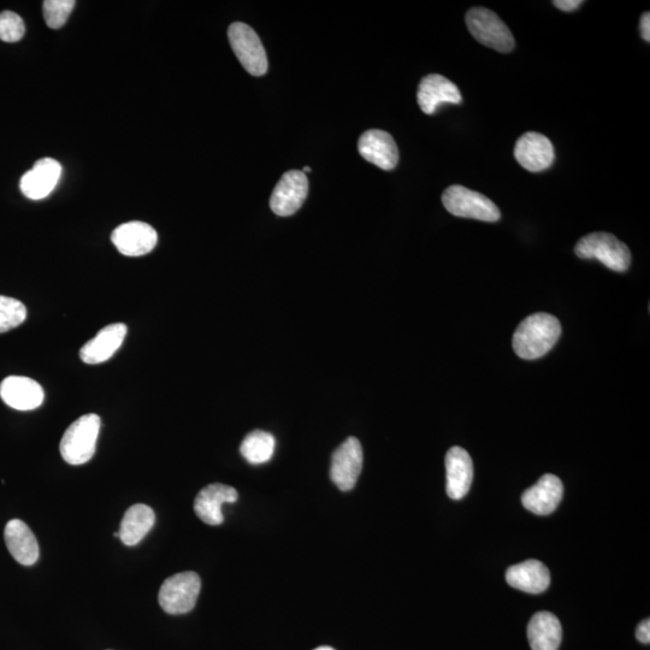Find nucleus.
<instances>
[{
	"label": "nucleus",
	"instance_id": "29",
	"mask_svg": "<svg viewBox=\"0 0 650 650\" xmlns=\"http://www.w3.org/2000/svg\"><path fill=\"white\" fill-rule=\"evenodd\" d=\"M636 637L638 641L644 644L650 643V620L649 619L643 620V622L640 625H638V628L636 630Z\"/></svg>",
	"mask_w": 650,
	"mask_h": 650
},
{
	"label": "nucleus",
	"instance_id": "5",
	"mask_svg": "<svg viewBox=\"0 0 650 650\" xmlns=\"http://www.w3.org/2000/svg\"><path fill=\"white\" fill-rule=\"evenodd\" d=\"M466 25L477 41L501 53L514 49L516 41L500 17L486 8H474L466 14Z\"/></svg>",
	"mask_w": 650,
	"mask_h": 650
},
{
	"label": "nucleus",
	"instance_id": "26",
	"mask_svg": "<svg viewBox=\"0 0 650 650\" xmlns=\"http://www.w3.org/2000/svg\"><path fill=\"white\" fill-rule=\"evenodd\" d=\"M74 0H46L43 4L44 17L52 29L62 28L75 8Z\"/></svg>",
	"mask_w": 650,
	"mask_h": 650
},
{
	"label": "nucleus",
	"instance_id": "25",
	"mask_svg": "<svg viewBox=\"0 0 650 650\" xmlns=\"http://www.w3.org/2000/svg\"><path fill=\"white\" fill-rule=\"evenodd\" d=\"M27 309L20 300L0 295V334L13 330L26 321Z\"/></svg>",
	"mask_w": 650,
	"mask_h": 650
},
{
	"label": "nucleus",
	"instance_id": "28",
	"mask_svg": "<svg viewBox=\"0 0 650 650\" xmlns=\"http://www.w3.org/2000/svg\"><path fill=\"white\" fill-rule=\"evenodd\" d=\"M583 4L582 0H555L553 5L565 13L577 10Z\"/></svg>",
	"mask_w": 650,
	"mask_h": 650
},
{
	"label": "nucleus",
	"instance_id": "15",
	"mask_svg": "<svg viewBox=\"0 0 650 650\" xmlns=\"http://www.w3.org/2000/svg\"><path fill=\"white\" fill-rule=\"evenodd\" d=\"M62 167L55 159H39L33 168L22 176L21 192L28 199L41 200L49 197L61 179Z\"/></svg>",
	"mask_w": 650,
	"mask_h": 650
},
{
	"label": "nucleus",
	"instance_id": "20",
	"mask_svg": "<svg viewBox=\"0 0 650 650\" xmlns=\"http://www.w3.org/2000/svg\"><path fill=\"white\" fill-rule=\"evenodd\" d=\"M506 581L512 588L529 594L545 593L551 584V573L539 560H528L513 565L506 573Z\"/></svg>",
	"mask_w": 650,
	"mask_h": 650
},
{
	"label": "nucleus",
	"instance_id": "4",
	"mask_svg": "<svg viewBox=\"0 0 650 650\" xmlns=\"http://www.w3.org/2000/svg\"><path fill=\"white\" fill-rule=\"evenodd\" d=\"M442 204L449 214L483 222H498L501 212L492 200L464 186H451L442 194Z\"/></svg>",
	"mask_w": 650,
	"mask_h": 650
},
{
	"label": "nucleus",
	"instance_id": "12",
	"mask_svg": "<svg viewBox=\"0 0 650 650\" xmlns=\"http://www.w3.org/2000/svg\"><path fill=\"white\" fill-rule=\"evenodd\" d=\"M0 398L11 409L32 411L43 405L45 393L43 387L32 378L9 376L0 384Z\"/></svg>",
	"mask_w": 650,
	"mask_h": 650
},
{
	"label": "nucleus",
	"instance_id": "13",
	"mask_svg": "<svg viewBox=\"0 0 650 650\" xmlns=\"http://www.w3.org/2000/svg\"><path fill=\"white\" fill-rule=\"evenodd\" d=\"M360 156L383 170H393L399 162L398 146L392 135L384 130L371 129L358 141Z\"/></svg>",
	"mask_w": 650,
	"mask_h": 650
},
{
	"label": "nucleus",
	"instance_id": "23",
	"mask_svg": "<svg viewBox=\"0 0 650 650\" xmlns=\"http://www.w3.org/2000/svg\"><path fill=\"white\" fill-rule=\"evenodd\" d=\"M156 516L152 508L143 504L129 507L121 522L120 539L128 547L137 546L150 533Z\"/></svg>",
	"mask_w": 650,
	"mask_h": 650
},
{
	"label": "nucleus",
	"instance_id": "21",
	"mask_svg": "<svg viewBox=\"0 0 650 650\" xmlns=\"http://www.w3.org/2000/svg\"><path fill=\"white\" fill-rule=\"evenodd\" d=\"M7 547L17 563L32 566L39 559V545L32 530L20 519H13L4 530Z\"/></svg>",
	"mask_w": 650,
	"mask_h": 650
},
{
	"label": "nucleus",
	"instance_id": "11",
	"mask_svg": "<svg viewBox=\"0 0 650 650\" xmlns=\"http://www.w3.org/2000/svg\"><path fill=\"white\" fill-rule=\"evenodd\" d=\"M514 157L524 169L531 173H540L552 167L555 152L551 140L535 132L525 133L514 147Z\"/></svg>",
	"mask_w": 650,
	"mask_h": 650
},
{
	"label": "nucleus",
	"instance_id": "7",
	"mask_svg": "<svg viewBox=\"0 0 650 650\" xmlns=\"http://www.w3.org/2000/svg\"><path fill=\"white\" fill-rule=\"evenodd\" d=\"M230 45L242 67L253 76L268 72V58L262 40L253 29L242 22H235L228 29Z\"/></svg>",
	"mask_w": 650,
	"mask_h": 650
},
{
	"label": "nucleus",
	"instance_id": "27",
	"mask_svg": "<svg viewBox=\"0 0 650 650\" xmlns=\"http://www.w3.org/2000/svg\"><path fill=\"white\" fill-rule=\"evenodd\" d=\"M26 26L21 17L13 11L0 13V40L17 43L25 37Z\"/></svg>",
	"mask_w": 650,
	"mask_h": 650
},
{
	"label": "nucleus",
	"instance_id": "8",
	"mask_svg": "<svg viewBox=\"0 0 650 650\" xmlns=\"http://www.w3.org/2000/svg\"><path fill=\"white\" fill-rule=\"evenodd\" d=\"M364 454L362 445L356 437H348L335 449L332 458L330 477L342 492H348L356 486L363 469Z\"/></svg>",
	"mask_w": 650,
	"mask_h": 650
},
{
	"label": "nucleus",
	"instance_id": "6",
	"mask_svg": "<svg viewBox=\"0 0 650 650\" xmlns=\"http://www.w3.org/2000/svg\"><path fill=\"white\" fill-rule=\"evenodd\" d=\"M202 581L195 572H182L171 576L162 584L158 601L164 612L185 614L197 604Z\"/></svg>",
	"mask_w": 650,
	"mask_h": 650
},
{
	"label": "nucleus",
	"instance_id": "30",
	"mask_svg": "<svg viewBox=\"0 0 650 650\" xmlns=\"http://www.w3.org/2000/svg\"><path fill=\"white\" fill-rule=\"evenodd\" d=\"M641 34L642 38L649 43L650 41V14L644 13L641 19Z\"/></svg>",
	"mask_w": 650,
	"mask_h": 650
},
{
	"label": "nucleus",
	"instance_id": "16",
	"mask_svg": "<svg viewBox=\"0 0 650 650\" xmlns=\"http://www.w3.org/2000/svg\"><path fill=\"white\" fill-rule=\"evenodd\" d=\"M418 104L424 114L433 115L442 104H462L463 97L457 85L445 76L431 74L425 76L418 87Z\"/></svg>",
	"mask_w": 650,
	"mask_h": 650
},
{
	"label": "nucleus",
	"instance_id": "31",
	"mask_svg": "<svg viewBox=\"0 0 650 650\" xmlns=\"http://www.w3.org/2000/svg\"><path fill=\"white\" fill-rule=\"evenodd\" d=\"M315 650H335V649L332 648V647L324 646V647H319V648H317V649H315Z\"/></svg>",
	"mask_w": 650,
	"mask_h": 650
},
{
	"label": "nucleus",
	"instance_id": "32",
	"mask_svg": "<svg viewBox=\"0 0 650 650\" xmlns=\"http://www.w3.org/2000/svg\"><path fill=\"white\" fill-rule=\"evenodd\" d=\"M303 173L305 175L311 173V168L310 167H305L304 170H303Z\"/></svg>",
	"mask_w": 650,
	"mask_h": 650
},
{
	"label": "nucleus",
	"instance_id": "1",
	"mask_svg": "<svg viewBox=\"0 0 650 650\" xmlns=\"http://www.w3.org/2000/svg\"><path fill=\"white\" fill-rule=\"evenodd\" d=\"M561 335V324L549 313H534L518 325L513 335V350L525 360L539 359L557 344Z\"/></svg>",
	"mask_w": 650,
	"mask_h": 650
},
{
	"label": "nucleus",
	"instance_id": "22",
	"mask_svg": "<svg viewBox=\"0 0 650 650\" xmlns=\"http://www.w3.org/2000/svg\"><path fill=\"white\" fill-rule=\"evenodd\" d=\"M528 638L533 650H558L563 638L559 619L553 613H536L528 626Z\"/></svg>",
	"mask_w": 650,
	"mask_h": 650
},
{
	"label": "nucleus",
	"instance_id": "3",
	"mask_svg": "<svg viewBox=\"0 0 650 650\" xmlns=\"http://www.w3.org/2000/svg\"><path fill=\"white\" fill-rule=\"evenodd\" d=\"M575 253L582 259H598L605 267L617 273H625L631 264L629 247L610 233L584 236L577 242Z\"/></svg>",
	"mask_w": 650,
	"mask_h": 650
},
{
	"label": "nucleus",
	"instance_id": "10",
	"mask_svg": "<svg viewBox=\"0 0 650 650\" xmlns=\"http://www.w3.org/2000/svg\"><path fill=\"white\" fill-rule=\"evenodd\" d=\"M118 252L127 257H141L153 251L158 235L150 224L134 221L121 224L111 235Z\"/></svg>",
	"mask_w": 650,
	"mask_h": 650
},
{
	"label": "nucleus",
	"instance_id": "19",
	"mask_svg": "<svg viewBox=\"0 0 650 650\" xmlns=\"http://www.w3.org/2000/svg\"><path fill=\"white\" fill-rule=\"evenodd\" d=\"M447 494L453 500H462L469 493L474 480V464L462 447H452L446 455Z\"/></svg>",
	"mask_w": 650,
	"mask_h": 650
},
{
	"label": "nucleus",
	"instance_id": "9",
	"mask_svg": "<svg viewBox=\"0 0 650 650\" xmlns=\"http://www.w3.org/2000/svg\"><path fill=\"white\" fill-rule=\"evenodd\" d=\"M307 193H309V180L303 171H288L277 183L271 195L270 208L277 216H292L303 206Z\"/></svg>",
	"mask_w": 650,
	"mask_h": 650
},
{
	"label": "nucleus",
	"instance_id": "17",
	"mask_svg": "<svg viewBox=\"0 0 650 650\" xmlns=\"http://www.w3.org/2000/svg\"><path fill=\"white\" fill-rule=\"evenodd\" d=\"M128 328L126 324L114 323L100 330L96 338L88 341L80 350L82 362L90 365L102 364L120 350Z\"/></svg>",
	"mask_w": 650,
	"mask_h": 650
},
{
	"label": "nucleus",
	"instance_id": "2",
	"mask_svg": "<svg viewBox=\"0 0 650 650\" xmlns=\"http://www.w3.org/2000/svg\"><path fill=\"white\" fill-rule=\"evenodd\" d=\"M102 419L94 413L76 419L65 430L61 440L62 458L70 465H82L90 462L96 453L98 436Z\"/></svg>",
	"mask_w": 650,
	"mask_h": 650
},
{
	"label": "nucleus",
	"instance_id": "24",
	"mask_svg": "<svg viewBox=\"0 0 650 650\" xmlns=\"http://www.w3.org/2000/svg\"><path fill=\"white\" fill-rule=\"evenodd\" d=\"M274 436L262 430L252 431L242 441L240 452L248 463L253 465L264 464L273 458L275 452Z\"/></svg>",
	"mask_w": 650,
	"mask_h": 650
},
{
	"label": "nucleus",
	"instance_id": "18",
	"mask_svg": "<svg viewBox=\"0 0 650 650\" xmlns=\"http://www.w3.org/2000/svg\"><path fill=\"white\" fill-rule=\"evenodd\" d=\"M564 495L563 482L554 475L542 476L534 487L525 490L523 506L539 516H548L557 510Z\"/></svg>",
	"mask_w": 650,
	"mask_h": 650
},
{
	"label": "nucleus",
	"instance_id": "14",
	"mask_svg": "<svg viewBox=\"0 0 650 650\" xmlns=\"http://www.w3.org/2000/svg\"><path fill=\"white\" fill-rule=\"evenodd\" d=\"M239 494L236 489L226 484L214 483L200 490L194 501L195 514L205 524L217 527L223 523L222 505L234 504Z\"/></svg>",
	"mask_w": 650,
	"mask_h": 650
}]
</instances>
